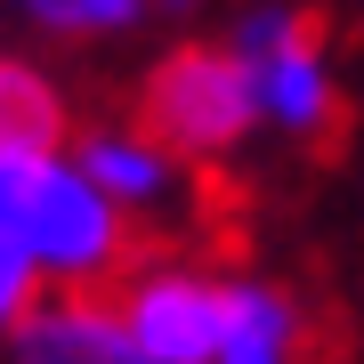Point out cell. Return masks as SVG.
<instances>
[{
	"label": "cell",
	"mask_w": 364,
	"mask_h": 364,
	"mask_svg": "<svg viewBox=\"0 0 364 364\" xmlns=\"http://www.w3.org/2000/svg\"><path fill=\"white\" fill-rule=\"evenodd\" d=\"M16 235H25L33 267H57V275H105V267H114V251H122L114 203L90 195V186H81V170H57V162L33 170L25 227H16Z\"/></svg>",
	"instance_id": "cell-2"
},
{
	"label": "cell",
	"mask_w": 364,
	"mask_h": 364,
	"mask_svg": "<svg viewBox=\"0 0 364 364\" xmlns=\"http://www.w3.org/2000/svg\"><path fill=\"white\" fill-rule=\"evenodd\" d=\"M162 9H195V0H162Z\"/></svg>",
	"instance_id": "cell-12"
},
{
	"label": "cell",
	"mask_w": 364,
	"mask_h": 364,
	"mask_svg": "<svg viewBox=\"0 0 364 364\" xmlns=\"http://www.w3.org/2000/svg\"><path fill=\"white\" fill-rule=\"evenodd\" d=\"M299 356V316L284 291L267 284H227V316H219V356L210 364H291Z\"/></svg>",
	"instance_id": "cell-6"
},
{
	"label": "cell",
	"mask_w": 364,
	"mask_h": 364,
	"mask_svg": "<svg viewBox=\"0 0 364 364\" xmlns=\"http://www.w3.org/2000/svg\"><path fill=\"white\" fill-rule=\"evenodd\" d=\"M316 33H324V16L299 9L291 33L275 41L259 65H243L251 73V105H267L284 130H324L332 122V90H324V65H316Z\"/></svg>",
	"instance_id": "cell-4"
},
{
	"label": "cell",
	"mask_w": 364,
	"mask_h": 364,
	"mask_svg": "<svg viewBox=\"0 0 364 364\" xmlns=\"http://www.w3.org/2000/svg\"><path fill=\"white\" fill-rule=\"evenodd\" d=\"M251 73L235 49H170L138 90V130H154V154L210 162L251 130Z\"/></svg>",
	"instance_id": "cell-1"
},
{
	"label": "cell",
	"mask_w": 364,
	"mask_h": 364,
	"mask_svg": "<svg viewBox=\"0 0 364 364\" xmlns=\"http://www.w3.org/2000/svg\"><path fill=\"white\" fill-rule=\"evenodd\" d=\"M33 170L41 162H0V235L25 227V195H33Z\"/></svg>",
	"instance_id": "cell-11"
},
{
	"label": "cell",
	"mask_w": 364,
	"mask_h": 364,
	"mask_svg": "<svg viewBox=\"0 0 364 364\" xmlns=\"http://www.w3.org/2000/svg\"><path fill=\"white\" fill-rule=\"evenodd\" d=\"M25 364H154V356H138L105 308L73 299V308H41L25 324Z\"/></svg>",
	"instance_id": "cell-5"
},
{
	"label": "cell",
	"mask_w": 364,
	"mask_h": 364,
	"mask_svg": "<svg viewBox=\"0 0 364 364\" xmlns=\"http://www.w3.org/2000/svg\"><path fill=\"white\" fill-rule=\"evenodd\" d=\"M219 316H227V284H203V275H138L114 324L154 364H210L219 356Z\"/></svg>",
	"instance_id": "cell-3"
},
{
	"label": "cell",
	"mask_w": 364,
	"mask_h": 364,
	"mask_svg": "<svg viewBox=\"0 0 364 364\" xmlns=\"http://www.w3.org/2000/svg\"><path fill=\"white\" fill-rule=\"evenodd\" d=\"M65 138V105L33 65L0 57V162H49Z\"/></svg>",
	"instance_id": "cell-7"
},
{
	"label": "cell",
	"mask_w": 364,
	"mask_h": 364,
	"mask_svg": "<svg viewBox=\"0 0 364 364\" xmlns=\"http://www.w3.org/2000/svg\"><path fill=\"white\" fill-rule=\"evenodd\" d=\"M81 186L105 203H162L170 195V154H154L146 138H81Z\"/></svg>",
	"instance_id": "cell-8"
},
{
	"label": "cell",
	"mask_w": 364,
	"mask_h": 364,
	"mask_svg": "<svg viewBox=\"0 0 364 364\" xmlns=\"http://www.w3.org/2000/svg\"><path fill=\"white\" fill-rule=\"evenodd\" d=\"M25 308H33V251L25 235H0V324H16Z\"/></svg>",
	"instance_id": "cell-10"
},
{
	"label": "cell",
	"mask_w": 364,
	"mask_h": 364,
	"mask_svg": "<svg viewBox=\"0 0 364 364\" xmlns=\"http://www.w3.org/2000/svg\"><path fill=\"white\" fill-rule=\"evenodd\" d=\"M146 0H25V16H41L49 33H122Z\"/></svg>",
	"instance_id": "cell-9"
}]
</instances>
